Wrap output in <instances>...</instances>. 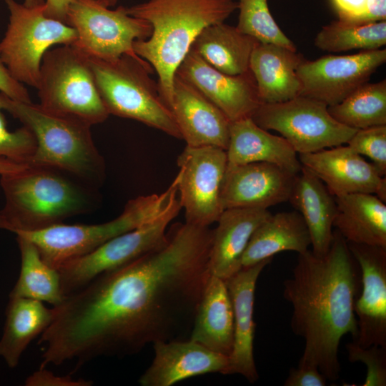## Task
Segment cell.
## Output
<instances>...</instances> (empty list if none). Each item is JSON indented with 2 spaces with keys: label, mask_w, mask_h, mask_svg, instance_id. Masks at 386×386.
<instances>
[{
  "label": "cell",
  "mask_w": 386,
  "mask_h": 386,
  "mask_svg": "<svg viewBox=\"0 0 386 386\" xmlns=\"http://www.w3.org/2000/svg\"><path fill=\"white\" fill-rule=\"evenodd\" d=\"M212 237L209 227L173 224L162 245L85 284L74 300L82 335L116 357L157 341L187 340L210 275Z\"/></svg>",
  "instance_id": "obj_1"
},
{
  "label": "cell",
  "mask_w": 386,
  "mask_h": 386,
  "mask_svg": "<svg viewBox=\"0 0 386 386\" xmlns=\"http://www.w3.org/2000/svg\"><path fill=\"white\" fill-rule=\"evenodd\" d=\"M361 285L360 267L337 230L325 254L310 249L298 254L283 286V297L292 307L291 329L305 341L298 366L317 367L328 380L340 377L341 339L357 337L355 304Z\"/></svg>",
  "instance_id": "obj_2"
},
{
  "label": "cell",
  "mask_w": 386,
  "mask_h": 386,
  "mask_svg": "<svg viewBox=\"0 0 386 386\" xmlns=\"http://www.w3.org/2000/svg\"><path fill=\"white\" fill-rule=\"evenodd\" d=\"M237 6L233 0H148L127 7L129 15L152 26L151 36L135 41L133 48L157 72L169 108L177 69L195 39L207 26L224 22Z\"/></svg>",
  "instance_id": "obj_3"
},
{
  "label": "cell",
  "mask_w": 386,
  "mask_h": 386,
  "mask_svg": "<svg viewBox=\"0 0 386 386\" xmlns=\"http://www.w3.org/2000/svg\"><path fill=\"white\" fill-rule=\"evenodd\" d=\"M66 174L27 165L1 174L5 203L0 209V229L14 234L41 230L92 209L95 188L73 181Z\"/></svg>",
  "instance_id": "obj_4"
},
{
  "label": "cell",
  "mask_w": 386,
  "mask_h": 386,
  "mask_svg": "<svg viewBox=\"0 0 386 386\" xmlns=\"http://www.w3.org/2000/svg\"><path fill=\"white\" fill-rule=\"evenodd\" d=\"M4 109L34 135L36 148L28 165L60 170L94 188L103 183L105 162L92 139L91 125L5 94Z\"/></svg>",
  "instance_id": "obj_5"
},
{
  "label": "cell",
  "mask_w": 386,
  "mask_h": 386,
  "mask_svg": "<svg viewBox=\"0 0 386 386\" xmlns=\"http://www.w3.org/2000/svg\"><path fill=\"white\" fill-rule=\"evenodd\" d=\"M88 58L101 99L109 114L140 122L177 139L182 136L164 101L153 68L139 56L114 60Z\"/></svg>",
  "instance_id": "obj_6"
},
{
  "label": "cell",
  "mask_w": 386,
  "mask_h": 386,
  "mask_svg": "<svg viewBox=\"0 0 386 386\" xmlns=\"http://www.w3.org/2000/svg\"><path fill=\"white\" fill-rule=\"evenodd\" d=\"M167 192L139 196L129 200L114 219L97 224H57L44 229L19 232L38 249L50 267L58 269L66 262L84 256L108 240L162 216L169 208Z\"/></svg>",
  "instance_id": "obj_7"
},
{
  "label": "cell",
  "mask_w": 386,
  "mask_h": 386,
  "mask_svg": "<svg viewBox=\"0 0 386 386\" xmlns=\"http://www.w3.org/2000/svg\"><path fill=\"white\" fill-rule=\"evenodd\" d=\"M45 109L92 126L109 116L98 91L88 58L71 45L48 50L41 61L38 86Z\"/></svg>",
  "instance_id": "obj_8"
},
{
  "label": "cell",
  "mask_w": 386,
  "mask_h": 386,
  "mask_svg": "<svg viewBox=\"0 0 386 386\" xmlns=\"http://www.w3.org/2000/svg\"><path fill=\"white\" fill-rule=\"evenodd\" d=\"M9 22L0 42V56L11 76L36 89L45 53L56 44L72 45L76 30L44 14V5L30 8L15 0H5Z\"/></svg>",
  "instance_id": "obj_9"
},
{
  "label": "cell",
  "mask_w": 386,
  "mask_h": 386,
  "mask_svg": "<svg viewBox=\"0 0 386 386\" xmlns=\"http://www.w3.org/2000/svg\"><path fill=\"white\" fill-rule=\"evenodd\" d=\"M252 120L279 132L299 154L345 144L357 129L335 120L324 102L303 95L278 103H261Z\"/></svg>",
  "instance_id": "obj_10"
},
{
  "label": "cell",
  "mask_w": 386,
  "mask_h": 386,
  "mask_svg": "<svg viewBox=\"0 0 386 386\" xmlns=\"http://www.w3.org/2000/svg\"><path fill=\"white\" fill-rule=\"evenodd\" d=\"M66 24L76 31L71 45L89 58L114 60L122 55L137 56L135 41L147 39L152 26L146 21L131 16L127 7L109 9L99 0H74Z\"/></svg>",
  "instance_id": "obj_11"
},
{
  "label": "cell",
  "mask_w": 386,
  "mask_h": 386,
  "mask_svg": "<svg viewBox=\"0 0 386 386\" xmlns=\"http://www.w3.org/2000/svg\"><path fill=\"white\" fill-rule=\"evenodd\" d=\"M181 209L178 199L155 220L119 234L92 252L64 264L58 269L64 296L162 245L166 240L169 224Z\"/></svg>",
  "instance_id": "obj_12"
},
{
  "label": "cell",
  "mask_w": 386,
  "mask_h": 386,
  "mask_svg": "<svg viewBox=\"0 0 386 386\" xmlns=\"http://www.w3.org/2000/svg\"><path fill=\"white\" fill-rule=\"evenodd\" d=\"M178 197L185 222L209 227L224 211L221 193L227 166L226 150L187 146L177 157Z\"/></svg>",
  "instance_id": "obj_13"
},
{
  "label": "cell",
  "mask_w": 386,
  "mask_h": 386,
  "mask_svg": "<svg viewBox=\"0 0 386 386\" xmlns=\"http://www.w3.org/2000/svg\"><path fill=\"white\" fill-rule=\"evenodd\" d=\"M385 61V49L327 55L312 61L303 58L297 68L302 84L300 95L321 101L328 107L337 104L368 82Z\"/></svg>",
  "instance_id": "obj_14"
},
{
  "label": "cell",
  "mask_w": 386,
  "mask_h": 386,
  "mask_svg": "<svg viewBox=\"0 0 386 386\" xmlns=\"http://www.w3.org/2000/svg\"><path fill=\"white\" fill-rule=\"evenodd\" d=\"M347 244L361 272V290L355 304L358 333L353 341L362 347L386 348V248Z\"/></svg>",
  "instance_id": "obj_15"
},
{
  "label": "cell",
  "mask_w": 386,
  "mask_h": 386,
  "mask_svg": "<svg viewBox=\"0 0 386 386\" xmlns=\"http://www.w3.org/2000/svg\"><path fill=\"white\" fill-rule=\"evenodd\" d=\"M175 74L198 89L230 122L251 117L261 104L250 70L239 75L224 74L211 66L191 49Z\"/></svg>",
  "instance_id": "obj_16"
},
{
  "label": "cell",
  "mask_w": 386,
  "mask_h": 386,
  "mask_svg": "<svg viewBox=\"0 0 386 386\" xmlns=\"http://www.w3.org/2000/svg\"><path fill=\"white\" fill-rule=\"evenodd\" d=\"M302 166L316 175L335 197L373 194L386 201V177L362 156L344 144L299 154Z\"/></svg>",
  "instance_id": "obj_17"
},
{
  "label": "cell",
  "mask_w": 386,
  "mask_h": 386,
  "mask_svg": "<svg viewBox=\"0 0 386 386\" xmlns=\"http://www.w3.org/2000/svg\"><path fill=\"white\" fill-rule=\"evenodd\" d=\"M296 175L268 162L227 163L221 193L223 209H268L287 202Z\"/></svg>",
  "instance_id": "obj_18"
},
{
  "label": "cell",
  "mask_w": 386,
  "mask_h": 386,
  "mask_svg": "<svg viewBox=\"0 0 386 386\" xmlns=\"http://www.w3.org/2000/svg\"><path fill=\"white\" fill-rule=\"evenodd\" d=\"M169 109L187 146L227 149L230 121L194 86L175 74Z\"/></svg>",
  "instance_id": "obj_19"
},
{
  "label": "cell",
  "mask_w": 386,
  "mask_h": 386,
  "mask_svg": "<svg viewBox=\"0 0 386 386\" xmlns=\"http://www.w3.org/2000/svg\"><path fill=\"white\" fill-rule=\"evenodd\" d=\"M273 258L239 271L225 279L233 310L234 342L225 375L238 374L254 383L259 375L254 359L255 323L253 319L256 284Z\"/></svg>",
  "instance_id": "obj_20"
},
{
  "label": "cell",
  "mask_w": 386,
  "mask_h": 386,
  "mask_svg": "<svg viewBox=\"0 0 386 386\" xmlns=\"http://www.w3.org/2000/svg\"><path fill=\"white\" fill-rule=\"evenodd\" d=\"M154 357L139 379L142 386H171L207 373L225 375L229 357L187 340L153 343Z\"/></svg>",
  "instance_id": "obj_21"
},
{
  "label": "cell",
  "mask_w": 386,
  "mask_h": 386,
  "mask_svg": "<svg viewBox=\"0 0 386 386\" xmlns=\"http://www.w3.org/2000/svg\"><path fill=\"white\" fill-rule=\"evenodd\" d=\"M271 214L264 209H224L213 229L209 257L210 274L225 280L239 271L252 235Z\"/></svg>",
  "instance_id": "obj_22"
},
{
  "label": "cell",
  "mask_w": 386,
  "mask_h": 386,
  "mask_svg": "<svg viewBox=\"0 0 386 386\" xmlns=\"http://www.w3.org/2000/svg\"><path fill=\"white\" fill-rule=\"evenodd\" d=\"M302 54L284 46L258 42L249 59V69L261 103H278L300 95L302 84L297 68Z\"/></svg>",
  "instance_id": "obj_23"
},
{
  "label": "cell",
  "mask_w": 386,
  "mask_h": 386,
  "mask_svg": "<svg viewBox=\"0 0 386 386\" xmlns=\"http://www.w3.org/2000/svg\"><path fill=\"white\" fill-rule=\"evenodd\" d=\"M226 153L229 164L268 162L295 174L302 167L298 154L284 137L269 133L251 117L230 122Z\"/></svg>",
  "instance_id": "obj_24"
},
{
  "label": "cell",
  "mask_w": 386,
  "mask_h": 386,
  "mask_svg": "<svg viewBox=\"0 0 386 386\" xmlns=\"http://www.w3.org/2000/svg\"><path fill=\"white\" fill-rule=\"evenodd\" d=\"M189 339L229 356L234 342V316L225 281L210 274L203 288Z\"/></svg>",
  "instance_id": "obj_25"
},
{
  "label": "cell",
  "mask_w": 386,
  "mask_h": 386,
  "mask_svg": "<svg viewBox=\"0 0 386 386\" xmlns=\"http://www.w3.org/2000/svg\"><path fill=\"white\" fill-rule=\"evenodd\" d=\"M288 202L307 227L312 252L317 256L325 254L333 239L335 197L316 175L302 166L295 177Z\"/></svg>",
  "instance_id": "obj_26"
},
{
  "label": "cell",
  "mask_w": 386,
  "mask_h": 386,
  "mask_svg": "<svg viewBox=\"0 0 386 386\" xmlns=\"http://www.w3.org/2000/svg\"><path fill=\"white\" fill-rule=\"evenodd\" d=\"M333 227L347 242L386 248V205L376 195L353 193L335 197Z\"/></svg>",
  "instance_id": "obj_27"
},
{
  "label": "cell",
  "mask_w": 386,
  "mask_h": 386,
  "mask_svg": "<svg viewBox=\"0 0 386 386\" xmlns=\"http://www.w3.org/2000/svg\"><path fill=\"white\" fill-rule=\"evenodd\" d=\"M311 246L307 227L297 211L271 214L254 232L243 254L242 268L253 266L282 252H305Z\"/></svg>",
  "instance_id": "obj_28"
},
{
  "label": "cell",
  "mask_w": 386,
  "mask_h": 386,
  "mask_svg": "<svg viewBox=\"0 0 386 386\" xmlns=\"http://www.w3.org/2000/svg\"><path fill=\"white\" fill-rule=\"evenodd\" d=\"M52 315V309L42 302L9 297L0 338V357L9 367H17L29 344L48 327Z\"/></svg>",
  "instance_id": "obj_29"
},
{
  "label": "cell",
  "mask_w": 386,
  "mask_h": 386,
  "mask_svg": "<svg viewBox=\"0 0 386 386\" xmlns=\"http://www.w3.org/2000/svg\"><path fill=\"white\" fill-rule=\"evenodd\" d=\"M259 41L224 22L204 28L194 41L191 49L208 64L229 75L249 70L252 52Z\"/></svg>",
  "instance_id": "obj_30"
},
{
  "label": "cell",
  "mask_w": 386,
  "mask_h": 386,
  "mask_svg": "<svg viewBox=\"0 0 386 386\" xmlns=\"http://www.w3.org/2000/svg\"><path fill=\"white\" fill-rule=\"evenodd\" d=\"M16 242L21 254V269L9 297L33 299L53 307L60 304L64 296L58 270L45 262L30 240L16 235Z\"/></svg>",
  "instance_id": "obj_31"
},
{
  "label": "cell",
  "mask_w": 386,
  "mask_h": 386,
  "mask_svg": "<svg viewBox=\"0 0 386 386\" xmlns=\"http://www.w3.org/2000/svg\"><path fill=\"white\" fill-rule=\"evenodd\" d=\"M340 123L355 129L386 125V79L364 84L340 103L328 107Z\"/></svg>",
  "instance_id": "obj_32"
},
{
  "label": "cell",
  "mask_w": 386,
  "mask_h": 386,
  "mask_svg": "<svg viewBox=\"0 0 386 386\" xmlns=\"http://www.w3.org/2000/svg\"><path fill=\"white\" fill-rule=\"evenodd\" d=\"M314 44L333 53L381 49L386 44V21L359 23L338 18L320 29Z\"/></svg>",
  "instance_id": "obj_33"
},
{
  "label": "cell",
  "mask_w": 386,
  "mask_h": 386,
  "mask_svg": "<svg viewBox=\"0 0 386 386\" xmlns=\"http://www.w3.org/2000/svg\"><path fill=\"white\" fill-rule=\"evenodd\" d=\"M237 29L259 42L280 45L297 51V47L281 30L272 17L267 0H239Z\"/></svg>",
  "instance_id": "obj_34"
},
{
  "label": "cell",
  "mask_w": 386,
  "mask_h": 386,
  "mask_svg": "<svg viewBox=\"0 0 386 386\" xmlns=\"http://www.w3.org/2000/svg\"><path fill=\"white\" fill-rule=\"evenodd\" d=\"M4 101V94L0 92V158L28 165L36 148V139L24 126L14 132L9 130L1 112Z\"/></svg>",
  "instance_id": "obj_35"
},
{
  "label": "cell",
  "mask_w": 386,
  "mask_h": 386,
  "mask_svg": "<svg viewBox=\"0 0 386 386\" xmlns=\"http://www.w3.org/2000/svg\"><path fill=\"white\" fill-rule=\"evenodd\" d=\"M347 144L355 152L369 158L379 173L386 174V125L357 129Z\"/></svg>",
  "instance_id": "obj_36"
},
{
  "label": "cell",
  "mask_w": 386,
  "mask_h": 386,
  "mask_svg": "<svg viewBox=\"0 0 386 386\" xmlns=\"http://www.w3.org/2000/svg\"><path fill=\"white\" fill-rule=\"evenodd\" d=\"M348 360L360 362L367 367L362 386L386 385V348L377 345L362 347L355 341L346 345Z\"/></svg>",
  "instance_id": "obj_37"
},
{
  "label": "cell",
  "mask_w": 386,
  "mask_h": 386,
  "mask_svg": "<svg viewBox=\"0 0 386 386\" xmlns=\"http://www.w3.org/2000/svg\"><path fill=\"white\" fill-rule=\"evenodd\" d=\"M92 382L84 379L75 380L71 375L59 376L46 367H39L25 381L26 386H90Z\"/></svg>",
  "instance_id": "obj_38"
},
{
  "label": "cell",
  "mask_w": 386,
  "mask_h": 386,
  "mask_svg": "<svg viewBox=\"0 0 386 386\" xmlns=\"http://www.w3.org/2000/svg\"><path fill=\"white\" fill-rule=\"evenodd\" d=\"M326 377L315 367L297 366L291 368L284 386H325Z\"/></svg>",
  "instance_id": "obj_39"
},
{
  "label": "cell",
  "mask_w": 386,
  "mask_h": 386,
  "mask_svg": "<svg viewBox=\"0 0 386 386\" xmlns=\"http://www.w3.org/2000/svg\"><path fill=\"white\" fill-rule=\"evenodd\" d=\"M0 92L13 100L31 102L24 85L16 80L3 63L0 56Z\"/></svg>",
  "instance_id": "obj_40"
},
{
  "label": "cell",
  "mask_w": 386,
  "mask_h": 386,
  "mask_svg": "<svg viewBox=\"0 0 386 386\" xmlns=\"http://www.w3.org/2000/svg\"><path fill=\"white\" fill-rule=\"evenodd\" d=\"M339 19L354 20L365 11L367 0H332Z\"/></svg>",
  "instance_id": "obj_41"
},
{
  "label": "cell",
  "mask_w": 386,
  "mask_h": 386,
  "mask_svg": "<svg viewBox=\"0 0 386 386\" xmlns=\"http://www.w3.org/2000/svg\"><path fill=\"white\" fill-rule=\"evenodd\" d=\"M349 21L359 23L386 21V0H367L365 13L360 17Z\"/></svg>",
  "instance_id": "obj_42"
},
{
  "label": "cell",
  "mask_w": 386,
  "mask_h": 386,
  "mask_svg": "<svg viewBox=\"0 0 386 386\" xmlns=\"http://www.w3.org/2000/svg\"><path fill=\"white\" fill-rule=\"evenodd\" d=\"M74 0H46L44 14L46 16L66 24L69 8Z\"/></svg>",
  "instance_id": "obj_43"
},
{
  "label": "cell",
  "mask_w": 386,
  "mask_h": 386,
  "mask_svg": "<svg viewBox=\"0 0 386 386\" xmlns=\"http://www.w3.org/2000/svg\"><path fill=\"white\" fill-rule=\"evenodd\" d=\"M27 164H19L6 159L0 158V175L23 169Z\"/></svg>",
  "instance_id": "obj_44"
},
{
  "label": "cell",
  "mask_w": 386,
  "mask_h": 386,
  "mask_svg": "<svg viewBox=\"0 0 386 386\" xmlns=\"http://www.w3.org/2000/svg\"><path fill=\"white\" fill-rule=\"evenodd\" d=\"M44 0H24V4L30 8L38 7L44 5Z\"/></svg>",
  "instance_id": "obj_45"
},
{
  "label": "cell",
  "mask_w": 386,
  "mask_h": 386,
  "mask_svg": "<svg viewBox=\"0 0 386 386\" xmlns=\"http://www.w3.org/2000/svg\"><path fill=\"white\" fill-rule=\"evenodd\" d=\"M102 4L107 7L114 6L119 0H99Z\"/></svg>",
  "instance_id": "obj_46"
}]
</instances>
